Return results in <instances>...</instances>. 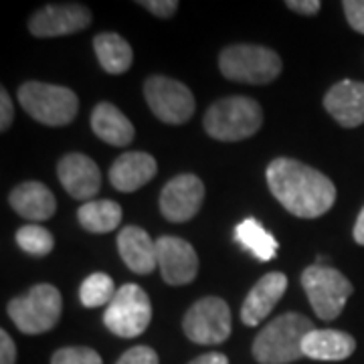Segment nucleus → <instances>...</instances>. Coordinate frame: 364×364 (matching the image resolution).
<instances>
[{"mask_svg":"<svg viewBox=\"0 0 364 364\" xmlns=\"http://www.w3.org/2000/svg\"><path fill=\"white\" fill-rule=\"evenodd\" d=\"M158 269L170 286H186L196 277L198 255L195 247L181 237L164 235L156 239Z\"/></svg>","mask_w":364,"mask_h":364,"instance_id":"f8f14e48","label":"nucleus"},{"mask_svg":"<svg viewBox=\"0 0 364 364\" xmlns=\"http://www.w3.org/2000/svg\"><path fill=\"white\" fill-rule=\"evenodd\" d=\"M184 334L196 344H221L231 334V310L221 298H203L182 320Z\"/></svg>","mask_w":364,"mask_h":364,"instance_id":"9d476101","label":"nucleus"},{"mask_svg":"<svg viewBox=\"0 0 364 364\" xmlns=\"http://www.w3.org/2000/svg\"><path fill=\"white\" fill-rule=\"evenodd\" d=\"M235 241L259 261H272L277 253V241L257 219L249 217L235 227Z\"/></svg>","mask_w":364,"mask_h":364,"instance_id":"5701e85b","label":"nucleus"},{"mask_svg":"<svg viewBox=\"0 0 364 364\" xmlns=\"http://www.w3.org/2000/svg\"><path fill=\"white\" fill-rule=\"evenodd\" d=\"M122 207L116 200H90L81 205L77 219L81 227L90 233H109L116 231L122 223Z\"/></svg>","mask_w":364,"mask_h":364,"instance_id":"b1692460","label":"nucleus"},{"mask_svg":"<svg viewBox=\"0 0 364 364\" xmlns=\"http://www.w3.org/2000/svg\"><path fill=\"white\" fill-rule=\"evenodd\" d=\"M91 130L95 132V136L100 140H104L109 146L124 148L134 140V126L128 117L124 116L114 104H102L95 105L93 114H91Z\"/></svg>","mask_w":364,"mask_h":364,"instance_id":"aec40b11","label":"nucleus"},{"mask_svg":"<svg viewBox=\"0 0 364 364\" xmlns=\"http://www.w3.org/2000/svg\"><path fill=\"white\" fill-rule=\"evenodd\" d=\"M117 249H119V257L132 272L146 275L158 267L156 241H152V237L142 227L136 225L124 227L117 235Z\"/></svg>","mask_w":364,"mask_h":364,"instance_id":"f3484780","label":"nucleus"},{"mask_svg":"<svg viewBox=\"0 0 364 364\" xmlns=\"http://www.w3.org/2000/svg\"><path fill=\"white\" fill-rule=\"evenodd\" d=\"M191 364H229V360H227V356L221 354V352H207V354L195 358Z\"/></svg>","mask_w":364,"mask_h":364,"instance_id":"72a5a7b5","label":"nucleus"},{"mask_svg":"<svg viewBox=\"0 0 364 364\" xmlns=\"http://www.w3.org/2000/svg\"><path fill=\"white\" fill-rule=\"evenodd\" d=\"M301 287L320 320H334L352 296V284L334 267L310 265L301 273Z\"/></svg>","mask_w":364,"mask_h":364,"instance_id":"0eeeda50","label":"nucleus"},{"mask_svg":"<svg viewBox=\"0 0 364 364\" xmlns=\"http://www.w3.org/2000/svg\"><path fill=\"white\" fill-rule=\"evenodd\" d=\"M18 102L28 116L45 126H67L77 116L79 100L69 87L26 81L18 90Z\"/></svg>","mask_w":364,"mask_h":364,"instance_id":"20e7f679","label":"nucleus"},{"mask_svg":"<svg viewBox=\"0 0 364 364\" xmlns=\"http://www.w3.org/2000/svg\"><path fill=\"white\" fill-rule=\"evenodd\" d=\"M63 310L59 289L51 284L31 287L25 296L14 298L6 312L14 326L25 334H43L57 326Z\"/></svg>","mask_w":364,"mask_h":364,"instance_id":"39448f33","label":"nucleus"},{"mask_svg":"<svg viewBox=\"0 0 364 364\" xmlns=\"http://www.w3.org/2000/svg\"><path fill=\"white\" fill-rule=\"evenodd\" d=\"M51 364H104L102 356L93 348H85V346H69V348H61L53 354Z\"/></svg>","mask_w":364,"mask_h":364,"instance_id":"bb28decb","label":"nucleus"},{"mask_svg":"<svg viewBox=\"0 0 364 364\" xmlns=\"http://www.w3.org/2000/svg\"><path fill=\"white\" fill-rule=\"evenodd\" d=\"M205 184L195 174H178L162 188L160 213L172 223L191 221L200 210Z\"/></svg>","mask_w":364,"mask_h":364,"instance_id":"9b49d317","label":"nucleus"},{"mask_svg":"<svg viewBox=\"0 0 364 364\" xmlns=\"http://www.w3.org/2000/svg\"><path fill=\"white\" fill-rule=\"evenodd\" d=\"M221 73L237 83L263 85L272 83L282 73L279 55L259 45H233L219 57Z\"/></svg>","mask_w":364,"mask_h":364,"instance_id":"423d86ee","label":"nucleus"},{"mask_svg":"<svg viewBox=\"0 0 364 364\" xmlns=\"http://www.w3.org/2000/svg\"><path fill=\"white\" fill-rule=\"evenodd\" d=\"M324 107L344 128H358L364 124V83L344 79L326 93Z\"/></svg>","mask_w":364,"mask_h":364,"instance_id":"dca6fc26","label":"nucleus"},{"mask_svg":"<svg viewBox=\"0 0 364 364\" xmlns=\"http://www.w3.org/2000/svg\"><path fill=\"white\" fill-rule=\"evenodd\" d=\"M93 49L97 55L100 65L104 67L105 73L122 75L132 67L134 51L130 43L119 37L116 33H102L93 39Z\"/></svg>","mask_w":364,"mask_h":364,"instance_id":"4be33fe9","label":"nucleus"},{"mask_svg":"<svg viewBox=\"0 0 364 364\" xmlns=\"http://www.w3.org/2000/svg\"><path fill=\"white\" fill-rule=\"evenodd\" d=\"M116 294L114 279L105 273H91L79 289V298L85 308H100V306L107 308L109 301L116 298Z\"/></svg>","mask_w":364,"mask_h":364,"instance_id":"393cba45","label":"nucleus"},{"mask_svg":"<svg viewBox=\"0 0 364 364\" xmlns=\"http://www.w3.org/2000/svg\"><path fill=\"white\" fill-rule=\"evenodd\" d=\"M144 95L152 114L164 124L178 126L188 122L195 114V95L176 79L152 75L144 83Z\"/></svg>","mask_w":364,"mask_h":364,"instance_id":"1a4fd4ad","label":"nucleus"},{"mask_svg":"<svg viewBox=\"0 0 364 364\" xmlns=\"http://www.w3.org/2000/svg\"><path fill=\"white\" fill-rule=\"evenodd\" d=\"M263 124L261 105L243 95L225 97L208 107L205 130L210 138L221 142H241L251 138Z\"/></svg>","mask_w":364,"mask_h":364,"instance_id":"7ed1b4c3","label":"nucleus"},{"mask_svg":"<svg viewBox=\"0 0 364 364\" xmlns=\"http://www.w3.org/2000/svg\"><path fill=\"white\" fill-rule=\"evenodd\" d=\"M354 241L358 243V245H364V208L360 210V215H358V219L354 223Z\"/></svg>","mask_w":364,"mask_h":364,"instance_id":"f704fd0d","label":"nucleus"},{"mask_svg":"<svg viewBox=\"0 0 364 364\" xmlns=\"http://www.w3.org/2000/svg\"><path fill=\"white\" fill-rule=\"evenodd\" d=\"M11 207L25 219L31 221H47L55 215L57 200L53 193L41 182H23L9 196Z\"/></svg>","mask_w":364,"mask_h":364,"instance_id":"6ab92c4d","label":"nucleus"},{"mask_svg":"<svg viewBox=\"0 0 364 364\" xmlns=\"http://www.w3.org/2000/svg\"><path fill=\"white\" fill-rule=\"evenodd\" d=\"M16 243L18 247L31 253V255H37V257H45L49 255L55 247V239H53L51 231H47L45 227L41 225H25L16 231Z\"/></svg>","mask_w":364,"mask_h":364,"instance_id":"a878e982","label":"nucleus"},{"mask_svg":"<svg viewBox=\"0 0 364 364\" xmlns=\"http://www.w3.org/2000/svg\"><path fill=\"white\" fill-rule=\"evenodd\" d=\"M158 164L148 152H126L109 168V182L122 193H134L156 176Z\"/></svg>","mask_w":364,"mask_h":364,"instance_id":"a211bd4d","label":"nucleus"},{"mask_svg":"<svg viewBox=\"0 0 364 364\" xmlns=\"http://www.w3.org/2000/svg\"><path fill=\"white\" fill-rule=\"evenodd\" d=\"M16 363V346L6 330H0V364Z\"/></svg>","mask_w":364,"mask_h":364,"instance_id":"7c9ffc66","label":"nucleus"},{"mask_svg":"<svg viewBox=\"0 0 364 364\" xmlns=\"http://www.w3.org/2000/svg\"><path fill=\"white\" fill-rule=\"evenodd\" d=\"M140 6L148 9L152 14H156L160 18H168L172 14L176 13L178 9V2L176 0H142Z\"/></svg>","mask_w":364,"mask_h":364,"instance_id":"c756f323","label":"nucleus"},{"mask_svg":"<svg viewBox=\"0 0 364 364\" xmlns=\"http://www.w3.org/2000/svg\"><path fill=\"white\" fill-rule=\"evenodd\" d=\"M272 195L299 219L326 215L336 200V186L320 170L294 158H275L265 170Z\"/></svg>","mask_w":364,"mask_h":364,"instance_id":"f257e3e1","label":"nucleus"},{"mask_svg":"<svg viewBox=\"0 0 364 364\" xmlns=\"http://www.w3.org/2000/svg\"><path fill=\"white\" fill-rule=\"evenodd\" d=\"M287 9H291L294 13L299 14H316L322 9V2L320 0H287Z\"/></svg>","mask_w":364,"mask_h":364,"instance_id":"473e14b6","label":"nucleus"},{"mask_svg":"<svg viewBox=\"0 0 364 364\" xmlns=\"http://www.w3.org/2000/svg\"><path fill=\"white\" fill-rule=\"evenodd\" d=\"M342 9H344L348 25L364 35V0H346L342 2Z\"/></svg>","mask_w":364,"mask_h":364,"instance_id":"c85d7f7f","label":"nucleus"},{"mask_svg":"<svg viewBox=\"0 0 364 364\" xmlns=\"http://www.w3.org/2000/svg\"><path fill=\"white\" fill-rule=\"evenodd\" d=\"M116 364H158V354L150 346H134Z\"/></svg>","mask_w":364,"mask_h":364,"instance_id":"cd10ccee","label":"nucleus"},{"mask_svg":"<svg viewBox=\"0 0 364 364\" xmlns=\"http://www.w3.org/2000/svg\"><path fill=\"white\" fill-rule=\"evenodd\" d=\"M356 350V342L342 330H312L304 340V356L314 360H346Z\"/></svg>","mask_w":364,"mask_h":364,"instance_id":"412c9836","label":"nucleus"},{"mask_svg":"<svg viewBox=\"0 0 364 364\" xmlns=\"http://www.w3.org/2000/svg\"><path fill=\"white\" fill-rule=\"evenodd\" d=\"M287 289V277L284 273L272 272L263 275L259 282L253 286V289L247 294L241 308V320L245 326L261 324L277 301L284 298Z\"/></svg>","mask_w":364,"mask_h":364,"instance_id":"2eb2a0df","label":"nucleus"},{"mask_svg":"<svg viewBox=\"0 0 364 364\" xmlns=\"http://www.w3.org/2000/svg\"><path fill=\"white\" fill-rule=\"evenodd\" d=\"M13 116H14L13 102H11V97H9V93L2 90L0 91V130L6 132L9 128H11V124H13Z\"/></svg>","mask_w":364,"mask_h":364,"instance_id":"2f4dec72","label":"nucleus"},{"mask_svg":"<svg viewBox=\"0 0 364 364\" xmlns=\"http://www.w3.org/2000/svg\"><path fill=\"white\" fill-rule=\"evenodd\" d=\"M57 176L69 195L77 200H90L102 186L100 166L85 154H67L57 164Z\"/></svg>","mask_w":364,"mask_h":364,"instance_id":"4468645a","label":"nucleus"},{"mask_svg":"<svg viewBox=\"0 0 364 364\" xmlns=\"http://www.w3.org/2000/svg\"><path fill=\"white\" fill-rule=\"evenodd\" d=\"M90 23V9L83 4H47L31 16L28 31L35 37H63L87 28Z\"/></svg>","mask_w":364,"mask_h":364,"instance_id":"ddd939ff","label":"nucleus"},{"mask_svg":"<svg viewBox=\"0 0 364 364\" xmlns=\"http://www.w3.org/2000/svg\"><path fill=\"white\" fill-rule=\"evenodd\" d=\"M152 320V304L148 294L136 284L117 289L116 298L105 308L104 324L109 332L122 338H136L144 334Z\"/></svg>","mask_w":364,"mask_h":364,"instance_id":"6e6552de","label":"nucleus"},{"mask_svg":"<svg viewBox=\"0 0 364 364\" xmlns=\"http://www.w3.org/2000/svg\"><path fill=\"white\" fill-rule=\"evenodd\" d=\"M316 330L310 318L296 312L277 316L253 342V356L259 364H289L304 356V340Z\"/></svg>","mask_w":364,"mask_h":364,"instance_id":"f03ea898","label":"nucleus"}]
</instances>
